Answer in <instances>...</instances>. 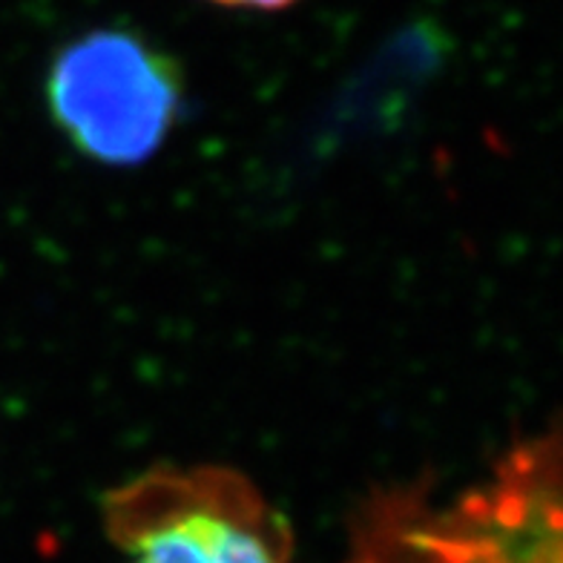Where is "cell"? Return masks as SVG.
I'll return each instance as SVG.
<instances>
[{
  "mask_svg": "<svg viewBox=\"0 0 563 563\" xmlns=\"http://www.w3.org/2000/svg\"><path fill=\"white\" fill-rule=\"evenodd\" d=\"M107 529L130 563H297L285 520L222 468L139 477L107 497Z\"/></svg>",
  "mask_w": 563,
  "mask_h": 563,
  "instance_id": "2",
  "label": "cell"
},
{
  "mask_svg": "<svg viewBox=\"0 0 563 563\" xmlns=\"http://www.w3.org/2000/svg\"><path fill=\"white\" fill-rule=\"evenodd\" d=\"M210 3H219V7H230V9H256V12H276V9L294 7L297 0H210Z\"/></svg>",
  "mask_w": 563,
  "mask_h": 563,
  "instance_id": "4",
  "label": "cell"
},
{
  "mask_svg": "<svg viewBox=\"0 0 563 563\" xmlns=\"http://www.w3.org/2000/svg\"><path fill=\"white\" fill-rule=\"evenodd\" d=\"M472 518L463 523H449V532L426 534L429 541L417 543L426 552L422 563H558V555L543 561L541 518L534 506L529 515L518 518H481V511L468 509Z\"/></svg>",
  "mask_w": 563,
  "mask_h": 563,
  "instance_id": "3",
  "label": "cell"
},
{
  "mask_svg": "<svg viewBox=\"0 0 563 563\" xmlns=\"http://www.w3.org/2000/svg\"><path fill=\"white\" fill-rule=\"evenodd\" d=\"M181 73L126 30L75 37L46 73V107L73 147L107 167L150 162L181 112Z\"/></svg>",
  "mask_w": 563,
  "mask_h": 563,
  "instance_id": "1",
  "label": "cell"
}]
</instances>
